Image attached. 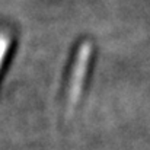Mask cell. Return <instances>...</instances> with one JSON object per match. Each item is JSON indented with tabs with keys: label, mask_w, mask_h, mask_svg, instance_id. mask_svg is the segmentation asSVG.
Masks as SVG:
<instances>
[{
	"label": "cell",
	"mask_w": 150,
	"mask_h": 150,
	"mask_svg": "<svg viewBox=\"0 0 150 150\" xmlns=\"http://www.w3.org/2000/svg\"><path fill=\"white\" fill-rule=\"evenodd\" d=\"M88 47H83V50L80 52V55L77 57V63L74 66V71H73V79H71V99L74 102V98L77 96L80 86H82V80L85 76V70H86V63H88Z\"/></svg>",
	"instance_id": "obj_1"
},
{
	"label": "cell",
	"mask_w": 150,
	"mask_h": 150,
	"mask_svg": "<svg viewBox=\"0 0 150 150\" xmlns=\"http://www.w3.org/2000/svg\"><path fill=\"white\" fill-rule=\"evenodd\" d=\"M9 47V40L4 34H0V69H1V64H3V60L6 57V51Z\"/></svg>",
	"instance_id": "obj_2"
}]
</instances>
